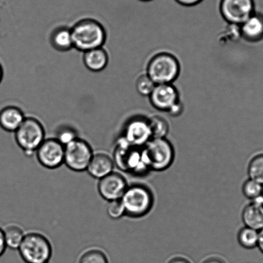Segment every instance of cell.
Here are the masks:
<instances>
[{
	"label": "cell",
	"mask_w": 263,
	"mask_h": 263,
	"mask_svg": "<svg viewBox=\"0 0 263 263\" xmlns=\"http://www.w3.org/2000/svg\"><path fill=\"white\" fill-rule=\"evenodd\" d=\"M73 47L81 52L101 48L105 43V29L100 23L91 19L81 20L71 29Z\"/></svg>",
	"instance_id": "1"
},
{
	"label": "cell",
	"mask_w": 263,
	"mask_h": 263,
	"mask_svg": "<svg viewBox=\"0 0 263 263\" xmlns=\"http://www.w3.org/2000/svg\"><path fill=\"white\" fill-rule=\"evenodd\" d=\"M154 195L149 187L142 184L128 185L122 196L125 216L139 218L147 215L154 205Z\"/></svg>",
	"instance_id": "2"
},
{
	"label": "cell",
	"mask_w": 263,
	"mask_h": 263,
	"mask_svg": "<svg viewBox=\"0 0 263 263\" xmlns=\"http://www.w3.org/2000/svg\"><path fill=\"white\" fill-rule=\"evenodd\" d=\"M142 152L150 171L167 170L173 164L175 158L173 145L166 138L151 139L142 147Z\"/></svg>",
	"instance_id": "3"
},
{
	"label": "cell",
	"mask_w": 263,
	"mask_h": 263,
	"mask_svg": "<svg viewBox=\"0 0 263 263\" xmlns=\"http://www.w3.org/2000/svg\"><path fill=\"white\" fill-rule=\"evenodd\" d=\"M20 256L26 263L49 262L52 256V244L44 234L27 232L18 249Z\"/></svg>",
	"instance_id": "4"
},
{
	"label": "cell",
	"mask_w": 263,
	"mask_h": 263,
	"mask_svg": "<svg viewBox=\"0 0 263 263\" xmlns=\"http://www.w3.org/2000/svg\"><path fill=\"white\" fill-rule=\"evenodd\" d=\"M180 72L179 61L170 53H157L151 59L147 75L156 84H172Z\"/></svg>",
	"instance_id": "5"
},
{
	"label": "cell",
	"mask_w": 263,
	"mask_h": 263,
	"mask_svg": "<svg viewBox=\"0 0 263 263\" xmlns=\"http://www.w3.org/2000/svg\"><path fill=\"white\" fill-rule=\"evenodd\" d=\"M14 134L17 145L29 157L35 154L46 139L43 125L37 119L31 117L25 118Z\"/></svg>",
	"instance_id": "6"
},
{
	"label": "cell",
	"mask_w": 263,
	"mask_h": 263,
	"mask_svg": "<svg viewBox=\"0 0 263 263\" xmlns=\"http://www.w3.org/2000/svg\"><path fill=\"white\" fill-rule=\"evenodd\" d=\"M93 154L90 144L86 140L78 138L65 145L64 164L71 171L83 172L87 170Z\"/></svg>",
	"instance_id": "7"
},
{
	"label": "cell",
	"mask_w": 263,
	"mask_h": 263,
	"mask_svg": "<svg viewBox=\"0 0 263 263\" xmlns=\"http://www.w3.org/2000/svg\"><path fill=\"white\" fill-rule=\"evenodd\" d=\"M219 10L226 21L240 25L255 13L254 0H221Z\"/></svg>",
	"instance_id": "8"
},
{
	"label": "cell",
	"mask_w": 263,
	"mask_h": 263,
	"mask_svg": "<svg viewBox=\"0 0 263 263\" xmlns=\"http://www.w3.org/2000/svg\"><path fill=\"white\" fill-rule=\"evenodd\" d=\"M38 162L48 170H55L64 164L65 146L55 138L45 139L35 153Z\"/></svg>",
	"instance_id": "9"
},
{
	"label": "cell",
	"mask_w": 263,
	"mask_h": 263,
	"mask_svg": "<svg viewBox=\"0 0 263 263\" xmlns=\"http://www.w3.org/2000/svg\"><path fill=\"white\" fill-rule=\"evenodd\" d=\"M122 138L130 146L144 147L153 139L149 120L144 117H135L130 119L125 126Z\"/></svg>",
	"instance_id": "10"
},
{
	"label": "cell",
	"mask_w": 263,
	"mask_h": 263,
	"mask_svg": "<svg viewBox=\"0 0 263 263\" xmlns=\"http://www.w3.org/2000/svg\"><path fill=\"white\" fill-rule=\"evenodd\" d=\"M149 98L155 109L168 113L180 103L179 93L173 84H156Z\"/></svg>",
	"instance_id": "11"
},
{
	"label": "cell",
	"mask_w": 263,
	"mask_h": 263,
	"mask_svg": "<svg viewBox=\"0 0 263 263\" xmlns=\"http://www.w3.org/2000/svg\"><path fill=\"white\" fill-rule=\"evenodd\" d=\"M127 187L128 184L124 176L114 171L99 180L98 190L101 197L109 202L121 200Z\"/></svg>",
	"instance_id": "12"
},
{
	"label": "cell",
	"mask_w": 263,
	"mask_h": 263,
	"mask_svg": "<svg viewBox=\"0 0 263 263\" xmlns=\"http://www.w3.org/2000/svg\"><path fill=\"white\" fill-rule=\"evenodd\" d=\"M115 163L113 158L105 153H94L87 168V172L95 179L101 178L114 172Z\"/></svg>",
	"instance_id": "13"
},
{
	"label": "cell",
	"mask_w": 263,
	"mask_h": 263,
	"mask_svg": "<svg viewBox=\"0 0 263 263\" xmlns=\"http://www.w3.org/2000/svg\"><path fill=\"white\" fill-rule=\"evenodd\" d=\"M239 27L240 34L248 42H257L263 39L262 15L252 14Z\"/></svg>",
	"instance_id": "14"
},
{
	"label": "cell",
	"mask_w": 263,
	"mask_h": 263,
	"mask_svg": "<svg viewBox=\"0 0 263 263\" xmlns=\"http://www.w3.org/2000/svg\"><path fill=\"white\" fill-rule=\"evenodd\" d=\"M242 220L245 227L259 231L263 229V205L259 201H253L245 206Z\"/></svg>",
	"instance_id": "15"
},
{
	"label": "cell",
	"mask_w": 263,
	"mask_h": 263,
	"mask_svg": "<svg viewBox=\"0 0 263 263\" xmlns=\"http://www.w3.org/2000/svg\"><path fill=\"white\" fill-rule=\"evenodd\" d=\"M25 117L21 109L15 106H7L0 111V126L9 132H15Z\"/></svg>",
	"instance_id": "16"
},
{
	"label": "cell",
	"mask_w": 263,
	"mask_h": 263,
	"mask_svg": "<svg viewBox=\"0 0 263 263\" xmlns=\"http://www.w3.org/2000/svg\"><path fill=\"white\" fill-rule=\"evenodd\" d=\"M83 61L88 70L99 72L108 65L109 58L106 50L101 47L84 52Z\"/></svg>",
	"instance_id": "17"
},
{
	"label": "cell",
	"mask_w": 263,
	"mask_h": 263,
	"mask_svg": "<svg viewBox=\"0 0 263 263\" xmlns=\"http://www.w3.org/2000/svg\"><path fill=\"white\" fill-rule=\"evenodd\" d=\"M51 43L53 47L59 51L70 50L73 47L71 29L66 27L56 29L51 36Z\"/></svg>",
	"instance_id": "18"
},
{
	"label": "cell",
	"mask_w": 263,
	"mask_h": 263,
	"mask_svg": "<svg viewBox=\"0 0 263 263\" xmlns=\"http://www.w3.org/2000/svg\"><path fill=\"white\" fill-rule=\"evenodd\" d=\"M3 230L7 247L12 250H18L26 234L22 227L17 224L11 223Z\"/></svg>",
	"instance_id": "19"
},
{
	"label": "cell",
	"mask_w": 263,
	"mask_h": 263,
	"mask_svg": "<svg viewBox=\"0 0 263 263\" xmlns=\"http://www.w3.org/2000/svg\"><path fill=\"white\" fill-rule=\"evenodd\" d=\"M78 263H109L108 255L99 247H91L82 252Z\"/></svg>",
	"instance_id": "20"
},
{
	"label": "cell",
	"mask_w": 263,
	"mask_h": 263,
	"mask_svg": "<svg viewBox=\"0 0 263 263\" xmlns=\"http://www.w3.org/2000/svg\"><path fill=\"white\" fill-rule=\"evenodd\" d=\"M259 232L245 227L237 234V241L244 249H253L257 247Z\"/></svg>",
	"instance_id": "21"
},
{
	"label": "cell",
	"mask_w": 263,
	"mask_h": 263,
	"mask_svg": "<svg viewBox=\"0 0 263 263\" xmlns=\"http://www.w3.org/2000/svg\"><path fill=\"white\" fill-rule=\"evenodd\" d=\"M148 120L153 139L165 138L167 136L170 131V126L167 120L158 116H153Z\"/></svg>",
	"instance_id": "22"
},
{
	"label": "cell",
	"mask_w": 263,
	"mask_h": 263,
	"mask_svg": "<svg viewBox=\"0 0 263 263\" xmlns=\"http://www.w3.org/2000/svg\"><path fill=\"white\" fill-rule=\"evenodd\" d=\"M249 179L263 185V153L255 156L248 166Z\"/></svg>",
	"instance_id": "23"
},
{
	"label": "cell",
	"mask_w": 263,
	"mask_h": 263,
	"mask_svg": "<svg viewBox=\"0 0 263 263\" xmlns=\"http://www.w3.org/2000/svg\"><path fill=\"white\" fill-rule=\"evenodd\" d=\"M242 191L245 197L255 201L263 195V185L255 181L249 179L245 181L242 185Z\"/></svg>",
	"instance_id": "24"
},
{
	"label": "cell",
	"mask_w": 263,
	"mask_h": 263,
	"mask_svg": "<svg viewBox=\"0 0 263 263\" xmlns=\"http://www.w3.org/2000/svg\"><path fill=\"white\" fill-rule=\"evenodd\" d=\"M156 84L152 80L147 74L140 76L136 83V88L140 95L149 97L155 88Z\"/></svg>",
	"instance_id": "25"
},
{
	"label": "cell",
	"mask_w": 263,
	"mask_h": 263,
	"mask_svg": "<svg viewBox=\"0 0 263 263\" xmlns=\"http://www.w3.org/2000/svg\"><path fill=\"white\" fill-rule=\"evenodd\" d=\"M78 138V133L75 129L70 127H63L59 130L55 139L65 146Z\"/></svg>",
	"instance_id": "26"
},
{
	"label": "cell",
	"mask_w": 263,
	"mask_h": 263,
	"mask_svg": "<svg viewBox=\"0 0 263 263\" xmlns=\"http://www.w3.org/2000/svg\"><path fill=\"white\" fill-rule=\"evenodd\" d=\"M106 211L109 218L115 220L125 216L124 208L121 200L109 201Z\"/></svg>",
	"instance_id": "27"
},
{
	"label": "cell",
	"mask_w": 263,
	"mask_h": 263,
	"mask_svg": "<svg viewBox=\"0 0 263 263\" xmlns=\"http://www.w3.org/2000/svg\"><path fill=\"white\" fill-rule=\"evenodd\" d=\"M181 6L185 7H193L200 4L203 0H175Z\"/></svg>",
	"instance_id": "28"
},
{
	"label": "cell",
	"mask_w": 263,
	"mask_h": 263,
	"mask_svg": "<svg viewBox=\"0 0 263 263\" xmlns=\"http://www.w3.org/2000/svg\"><path fill=\"white\" fill-rule=\"evenodd\" d=\"M7 248L4 230L0 228V257H2V255H4Z\"/></svg>",
	"instance_id": "29"
},
{
	"label": "cell",
	"mask_w": 263,
	"mask_h": 263,
	"mask_svg": "<svg viewBox=\"0 0 263 263\" xmlns=\"http://www.w3.org/2000/svg\"><path fill=\"white\" fill-rule=\"evenodd\" d=\"M167 263H192L190 260L183 257H175L171 259Z\"/></svg>",
	"instance_id": "30"
},
{
	"label": "cell",
	"mask_w": 263,
	"mask_h": 263,
	"mask_svg": "<svg viewBox=\"0 0 263 263\" xmlns=\"http://www.w3.org/2000/svg\"><path fill=\"white\" fill-rule=\"evenodd\" d=\"M202 263H226L224 260L219 257H213L208 258L204 260Z\"/></svg>",
	"instance_id": "31"
},
{
	"label": "cell",
	"mask_w": 263,
	"mask_h": 263,
	"mask_svg": "<svg viewBox=\"0 0 263 263\" xmlns=\"http://www.w3.org/2000/svg\"><path fill=\"white\" fill-rule=\"evenodd\" d=\"M260 252L263 254V229L259 232V238H258L257 247Z\"/></svg>",
	"instance_id": "32"
},
{
	"label": "cell",
	"mask_w": 263,
	"mask_h": 263,
	"mask_svg": "<svg viewBox=\"0 0 263 263\" xmlns=\"http://www.w3.org/2000/svg\"><path fill=\"white\" fill-rule=\"evenodd\" d=\"M3 76H4L3 68H2L1 64H0V83H1L2 79H3Z\"/></svg>",
	"instance_id": "33"
},
{
	"label": "cell",
	"mask_w": 263,
	"mask_h": 263,
	"mask_svg": "<svg viewBox=\"0 0 263 263\" xmlns=\"http://www.w3.org/2000/svg\"><path fill=\"white\" fill-rule=\"evenodd\" d=\"M257 200L259 201V202L261 203L262 205H263V195L261 196H260V197Z\"/></svg>",
	"instance_id": "34"
},
{
	"label": "cell",
	"mask_w": 263,
	"mask_h": 263,
	"mask_svg": "<svg viewBox=\"0 0 263 263\" xmlns=\"http://www.w3.org/2000/svg\"><path fill=\"white\" fill-rule=\"evenodd\" d=\"M140 1L146 2L152 1V0H140Z\"/></svg>",
	"instance_id": "35"
},
{
	"label": "cell",
	"mask_w": 263,
	"mask_h": 263,
	"mask_svg": "<svg viewBox=\"0 0 263 263\" xmlns=\"http://www.w3.org/2000/svg\"><path fill=\"white\" fill-rule=\"evenodd\" d=\"M47 263H50V262H47Z\"/></svg>",
	"instance_id": "36"
}]
</instances>
